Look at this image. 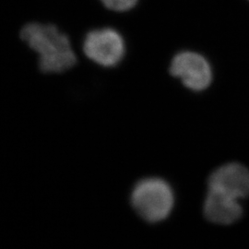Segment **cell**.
<instances>
[{
    "instance_id": "obj_5",
    "label": "cell",
    "mask_w": 249,
    "mask_h": 249,
    "mask_svg": "<svg viewBox=\"0 0 249 249\" xmlns=\"http://www.w3.org/2000/svg\"><path fill=\"white\" fill-rule=\"evenodd\" d=\"M208 185L210 189L240 200L249 196V170L236 162L224 164L211 175Z\"/></svg>"
},
{
    "instance_id": "obj_1",
    "label": "cell",
    "mask_w": 249,
    "mask_h": 249,
    "mask_svg": "<svg viewBox=\"0 0 249 249\" xmlns=\"http://www.w3.org/2000/svg\"><path fill=\"white\" fill-rule=\"evenodd\" d=\"M19 36L37 53L39 68L44 73H63L77 63L69 36L53 24L27 23L20 30Z\"/></svg>"
},
{
    "instance_id": "obj_2",
    "label": "cell",
    "mask_w": 249,
    "mask_h": 249,
    "mask_svg": "<svg viewBox=\"0 0 249 249\" xmlns=\"http://www.w3.org/2000/svg\"><path fill=\"white\" fill-rule=\"evenodd\" d=\"M131 204L142 219L158 223L166 219L174 206V193L169 184L158 178H145L136 184Z\"/></svg>"
},
{
    "instance_id": "obj_7",
    "label": "cell",
    "mask_w": 249,
    "mask_h": 249,
    "mask_svg": "<svg viewBox=\"0 0 249 249\" xmlns=\"http://www.w3.org/2000/svg\"><path fill=\"white\" fill-rule=\"evenodd\" d=\"M107 9L123 12L133 9L138 0H100Z\"/></svg>"
},
{
    "instance_id": "obj_4",
    "label": "cell",
    "mask_w": 249,
    "mask_h": 249,
    "mask_svg": "<svg viewBox=\"0 0 249 249\" xmlns=\"http://www.w3.org/2000/svg\"><path fill=\"white\" fill-rule=\"evenodd\" d=\"M170 72L182 80L186 87L197 91L208 88L213 79L210 64L202 55L193 52L177 54L171 64Z\"/></svg>"
},
{
    "instance_id": "obj_6",
    "label": "cell",
    "mask_w": 249,
    "mask_h": 249,
    "mask_svg": "<svg viewBox=\"0 0 249 249\" xmlns=\"http://www.w3.org/2000/svg\"><path fill=\"white\" fill-rule=\"evenodd\" d=\"M242 207L238 199L220 191L210 189L204 202L206 218L217 224H231L242 216Z\"/></svg>"
},
{
    "instance_id": "obj_3",
    "label": "cell",
    "mask_w": 249,
    "mask_h": 249,
    "mask_svg": "<svg viewBox=\"0 0 249 249\" xmlns=\"http://www.w3.org/2000/svg\"><path fill=\"white\" fill-rule=\"evenodd\" d=\"M82 50L90 61L104 68H113L123 59L125 45L123 37L116 30L103 28L86 35Z\"/></svg>"
}]
</instances>
